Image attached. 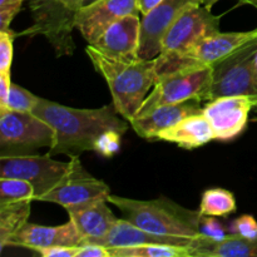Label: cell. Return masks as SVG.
I'll return each instance as SVG.
<instances>
[{
  "mask_svg": "<svg viewBox=\"0 0 257 257\" xmlns=\"http://www.w3.org/2000/svg\"><path fill=\"white\" fill-rule=\"evenodd\" d=\"M112 257H191L185 246L167 243H146L130 247L109 248Z\"/></svg>",
  "mask_w": 257,
  "mask_h": 257,
  "instance_id": "obj_23",
  "label": "cell"
},
{
  "mask_svg": "<svg viewBox=\"0 0 257 257\" xmlns=\"http://www.w3.org/2000/svg\"><path fill=\"white\" fill-rule=\"evenodd\" d=\"M255 100L246 95H226L208 100L203 114L210 120L217 141H231L245 131Z\"/></svg>",
  "mask_w": 257,
  "mask_h": 257,
  "instance_id": "obj_12",
  "label": "cell"
},
{
  "mask_svg": "<svg viewBox=\"0 0 257 257\" xmlns=\"http://www.w3.org/2000/svg\"><path fill=\"white\" fill-rule=\"evenodd\" d=\"M107 201L120 211L122 218L148 232L191 240L201 235L202 213L200 210L186 208L163 196L156 200L142 201L110 193Z\"/></svg>",
  "mask_w": 257,
  "mask_h": 257,
  "instance_id": "obj_3",
  "label": "cell"
},
{
  "mask_svg": "<svg viewBox=\"0 0 257 257\" xmlns=\"http://www.w3.org/2000/svg\"><path fill=\"white\" fill-rule=\"evenodd\" d=\"M221 18L213 15L210 8L193 3L186 8L163 37L161 55L182 54L203 38L220 30Z\"/></svg>",
  "mask_w": 257,
  "mask_h": 257,
  "instance_id": "obj_10",
  "label": "cell"
},
{
  "mask_svg": "<svg viewBox=\"0 0 257 257\" xmlns=\"http://www.w3.org/2000/svg\"><path fill=\"white\" fill-rule=\"evenodd\" d=\"M32 113L47 122L55 131V142L48 155L79 156L94 151L95 143L103 133L118 131L124 135L128 123L119 118L114 105L94 109L67 107L40 97Z\"/></svg>",
  "mask_w": 257,
  "mask_h": 257,
  "instance_id": "obj_1",
  "label": "cell"
},
{
  "mask_svg": "<svg viewBox=\"0 0 257 257\" xmlns=\"http://www.w3.org/2000/svg\"><path fill=\"white\" fill-rule=\"evenodd\" d=\"M69 165L53 160L50 155L0 157V177L22 178L30 182L35 190V200L39 201L67 175Z\"/></svg>",
  "mask_w": 257,
  "mask_h": 257,
  "instance_id": "obj_11",
  "label": "cell"
},
{
  "mask_svg": "<svg viewBox=\"0 0 257 257\" xmlns=\"http://www.w3.org/2000/svg\"><path fill=\"white\" fill-rule=\"evenodd\" d=\"M15 34L12 29L8 32H0V73H10L13 63V42H14Z\"/></svg>",
  "mask_w": 257,
  "mask_h": 257,
  "instance_id": "obj_28",
  "label": "cell"
},
{
  "mask_svg": "<svg viewBox=\"0 0 257 257\" xmlns=\"http://www.w3.org/2000/svg\"><path fill=\"white\" fill-rule=\"evenodd\" d=\"M256 120H257V119H256Z\"/></svg>",
  "mask_w": 257,
  "mask_h": 257,
  "instance_id": "obj_41",
  "label": "cell"
},
{
  "mask_svg": "<svg viewBox=\"0 0 257 257\" xmlns=\"http://www.w3.org/2000/svg\"><path fill=\"white\" fill-rule=\"evenodd\" d=\"M228 231L241 237L257 238V222L253 216L242 215L231 222Z\"/></svg>",
  "mask_w": 257,
  "mask_h": 257,
  "instance_id": "obj_29",
  "label": "cell"
},
{
  "mask_svg": "<svg viewBox=\"0 0 257 257\" xmlns=\"http://www.w3.org/2000/svg\"><path fill=\"white\" fill-rule=\"evenodd\" d=\"M82 237L72 220L59 226H42L27 222L9 241L8 246L38 251L53 246H79Z\"/></svg>",
  "mask_w": 257,
  "mask_h": 257,
  "instance_id": "obj_15",
  "label": "cell"
},
{
  "mask_svg": "<svg viewBox=\"0 0 257 257\" xmlns=\"http://www.w3.org/2000/svg\"><path fill=\"white\" fill-rule=\"evenodd\" d=\"M132 14H141L137 0H98L77 13L75 29L93 44L113 23Z\"/></svg>",
  "mask_w": 257,
  "mask_h": 257,
  "instance_id": "obj_14",
  "label": "cell"
},
{
  "mask_svg": "<svg viewBox=\"0 0 257 257\" xmlns=\"http://www.w3.org/2000/svg\"><path fill=\"white\" fill-rule=\"evenodd\" d=\"M43 257H77L78 246H53L37 251Z\"/></svg>",
  "mask_w": 257,
  "mask_h": 257,
  "instance_id": "obj_32",
  "label": "cell"
},
{
  "mask_svg": "<svg viewBox=\"0 0 257 257\" xmlns=\"http://www.w3.org/2000/svg\"><path fill=\"white\" fill-rule=\"evenodd\" d=\"M157 140L176 143L186 150H192L216 140V137L210 120L202 112L188 115L172 127L162 131Z\"/></svg>",
  "mask_w": 257,
  "mask_h": 257,
  "instance_id": "obj_20",
  "label": "cell"
},
{
  "mask_svg": "<svg viewBox=\"0 0 257 257\" xmlns=\"http://www.w3.org/2000/svg\"><path fill=\"white\" fill-rule=\"evenodd\" d=\"M122 136L123 133L118 132V131H108V132L103 133L95 143L94 151L102 155L103 157H112L119 151Z\"/></svg>",
  "mask_w": 257,
  "mask_h": 257,
  "instance_id": "obj_27",
  "label": "cell"
},
{
  "mask_svg": "<svg viewBox=\"0 0 257 257\" xmlns=\"http://www.w3.org/2000/svg\"><path fill=\"white\" fill-rule=\"evenodd\" d=\"M67 175L39 201L60 205L65 210L77 206L87 205L95 201L107 200L110 195V187L102 180L90 175L80 162L78 156H73L69 161Z\"/></svg>",
  "mask_w": 257,
  "mask_h": 257,
  "instance_id": "obj_9",
  "label": "cell"
},
{
  "mask_svg": "<svg viewBox=\"0 0 257 257\" xmlns=\"http://www.w3.org/2000/svg\"><path fill=\"white\" fill-rule=\"evenodd\" d=\"M197 2L198 0H163L155 9L142 15L138 57L142 59H156L160 55L161 44L168 29L186 8Z\"/></svg>",
  "mask_w": 257,
  "mask_h": 257,
  "instance_id": "obj_13",
  "label": "cell"
},
{
  "mask_svg": "<svg viewBox=\"0 0 257 257\" xmlns=\"http://www.w3.org/2000/svg\"><path fill=\"white\" fill-rule=\"evenodd\" d=\"M25 0H0V9L3 8H22Z\"/></svg>",
  "mask_w": 257,
  "mask_h": 257,
  "instance_id": "obj_36",
  "label": "cell"
},
{
  "mask_svg": "<svg viewBox=\"0 0 257 257\" xmlns=\"http://www.w3.org/2000/svg\"><path fill=\"white\" fill-rule=\"evenodd\" d=\"M236 211V200L232 192L223 188H210L202 195L200 212L202 216L221 217Z\"/></svg>",
  "mask_w": 257,
  "mask_h": 257,
  "instance_id": "obj_24",
  "label": "cell"
},
{
  "mask_svg": "<svg viewBox=\"0 0 257 257\" xmlns=\"http://www.w3.org/2000/svg\"><path fill=\"white\" fill-rule=\"evenodd\" d=\"M163 0H137V7L142 15H146L151 10L155 9L157 5H160Z\"/></svg>",
  "mask_w": 257,
  "mask_h": 257,
  "instance_id": "obj_35",
  "label": "cell"
},
{
  "mask_svg": "<svg viewBox=\"0 0 257 257\" xmlns=\"http://www.w3.org/2000/svg\"><path fill=\"white\" fill-rule=\"evenodd\" d=\"M200 231L201 236L215 241H220L227 236L225 227L216 218H213V216H202Z\"/></svg>",
  "mask_w": 257,
  "mask_h": 257,
  "instance_id": "obj_30",
  "label": "cell"
},
{
  "mask_svg": "<svg viewBox=\"0 0 257 257\" xmlns=\"http://www.w3.org/2000/svg\"><path fill=\"white\" fill-rule=\"evenodd\" d=\"M256 35V29L251 32H218L203 38L182 54H160L155 59L157 77L168 73L211 67L233 50L250 42Z\"/></svg>",
  "mask_w": 257,
  "mask_h": 257,
  "instance_id": "obj_6",
  "label": "cell"
},
{
  "mask_svg": "<svg viewBox=\"0 0 257 257\" xmlns=\"http://www.w3.org/2000/svg\"><path fill=\"white\" fill-rule=\"evenodd\" d=\"M77 257H112L109 248L102 245L90 242H83L78 246Z\"/></svg>",
  "mask_w": 257,
  "mask_h": 257,
  "instance_id": "obj_31",
  "label": "cell"
},
{
  "mask_svg": "<svg viewBox=\"0 0 257 257\" xmlns=\"http://www.w3.org/2000/svg\"><path fill=\"white\" fill-rule=\"evenodd\" d=\"M256 33H257V28H256Z\"/></svg>",
  "mask_w": 257,
  "mask_h": 257,
  "instance_id": "obj_40",
  "label": "cell"
},
{
  "mask_svg": "<svg viewBox=\"0 0 257 257\" xmlns=\"http://www.w3.org/2000/svg\"><path fill=\"white\" fill-rule=\"evenodd\" d=\"M54 142L55 131L34 113L0 110V157L34 155Z\"/></svg>",
  "mask_w": 257,
  "mask_h": 257,
  "instance_id": "obj_7",
  "label": "cell"
},
{
  "mask_svg": "<svg viewBox=\"0 0 257 257\" xmlns=\"http://www.w3.org/2000/svg\"><path fill=\"white\" fill-rule=\"evenodd\" d=\"M88 58L109 87L113 105L120 117L132 120L157 80L155 59H123L104 54L88 44Z\"/></svg>",
  "mask_w": 257,
  "mask_h": 257,
  "instance_id": "obj_2",
  "label": "cell"
},
{
  "mask_svg": "<svg viewBox=\"0 0 257 257\" xmlns=\"http://www.w3.org/2000/svg\"><path fill=\"white\" fill-rule=\"evenodd\" d=\"M253 68H255V73L257 75V50L255 53V58H253Z\"/></svg>",
  "mask_w": 257,
  "mask_h": 257,
  "instance_id": "obj_39",
  "label": "cell"
},
{
  "mask_svg": "<svg viewBox=\"0 0 257 257\" xmlns=\"http://www.w3.org/2000/svg\"><path fill=\"white\" fill-rule=\"evenodd\" d=\"M240 4H246V5H251V7L256 8L257 9V0H237Z\"/></svg>",
  "mask_w": 257,
  "mask_h": 257,
  "instance_id": "obj_38",
  "label": "cell"
},
{
  "mask_svg": "<svg viewBox=\"0 0 257 257\" xmlns=\"http://www.w3.org/2000/svg\"><path fill=\"white\" fill-rule=\"evenodd\" d=\"M187 248L191 257H257V238L230 233L215 241L200 235L191 241Z\"/></svg>",
  "mask_w": 257,
  "mask_h": 257,
  "instance_id": "obj_21",
  "label": "cell"
},
{
  "mask_svg": "<svg viewBox=\"0 0 257 257\" xmlns=\"http://www.w3.org/2000/svg\"><path fill=\"white\" fill-rule=\"evenodd\" d=\"M107 203V200L95 201L67 210L69 220L74 222L82 237V242H90L104 237L117 222L118 218Z\"/></svg>",
  "mask_w": 257,
  "mask_h": 257,
  "instance_id": "obj_18",
  "label": "cell"
},
{
  "mask_svg": "<svg viewBox=\"0 0 257 257\" xmlns=\"http://www.w3.org/2000/svg\"><path fill=\"white\" fill-rule=\"evenodd\" d=\"M198 2H200L202 5H205V7L210 8L211 9V8H212L213 5L218 2V0H198Z\"/></svg>",
  "mask_w": 257,
  "mask_h": 257,
  "instance_id": "obj_37",
  "label": "cell"
},
{
  "mask_svg": "<svg viewBox=\"0 0 257 257\" xmlns=\"http://www.w3.org/2000/svg\"><path fill=\"white\" fill-rule=\"evenodd\" d=\"M22 8H3L0 9V32L10 30V23Z\"/></svg>",
  "mask_w": 257,
  "mask_h": 257,
  "instance_id": "obj_33",
  "label": "cell"
},
{
  "mask_svg": "<svg viewBox=\"0 0 257 257\" xmlns=\"http://www.w3.org/2000/svg\"><path fill=\"white\" fill-rule=\"evenodd\" d=\"M24 200H35L32 183L22 178L0 177V205Z\"/></svg>",
  "mask_w": 257,
  "mask_h": 257,
  "instance_id": "obj_25",
  "label": "cell"
},
{
  "mask_svg": "<svg viewBox=\"0 0 257 257\" xmlns=\"http://www.w3.org/2000/svg\"><path fill=\"white\" fill-rule=\"evenodd\" d=\"M141 19L140 15H127L113 23L98 38L93 47L99 52L114 58L136 59L140 47Z\"/></svg>",
  "mask_w": 257,
  "mask_h": 257,
  "instance_id": "obj_16",
  "label": "cell"
},
{
  "mask_svg": "<svg viewBox=\"0 0 257 257\" xmlns=\"http://www.w3.org/2000/svg\"><path fill=\"white\" fill-rule=\"evenodd\" d=\"M201 100L188 99L176 104H166L151 110L147 114L135 117L130 124L138 136L145 140L155 141L162 131L172 127L188 115L202 113Z\"/></svg>",
  "mask_w": 257,
  "mask_h": 257,
  "instance_id": "obj_17",
  "label": "cell"
},
{
  "mask_svg": "<svg viewBox=\"0 0 257 257\" xmlns=\"http://www.w3.org/2000/svg\"><path fill=\"white\" fill-rule=\"evenodd\" d=\"M210 83L211 67L160 75L136 117L147 114L161 105L176 104L188 99L206 100Z\"/></svg>",
  "mask_w": 257,
  "mask_h": 257,
  "instance_id": "obj_8",
  "label": "cell"
},
{
  "mask_svg": "<svg viewBox=\"0 0 257 257\" xmlns=\"http://www.w3.org/2000/svg\"><path fill=\"white\" fill-rule=\"evenodd\" d=\"M257 50V35L211 65V83L206 100L226 95H246L255 100L257 112V75L253 58Z\"/></svg>",
  "mask_w": 257,
  "mask_h": 257,
  "instance_id": "obj_5",
  "label": "cell"
},
{
  "mask_svg": "<svg viewBox=\"0 0 257 257\" xmlns=\"http://www.w3.org/2000/svg\"><path fill=\"white\" fill-rule=\"evenodd\" d=\"M32 200L0 205V247H7L15 233L28 222Z\"/></svg>",
  "mask_w": 257,
  "mask_h": 257,
  "instance_id": "obj_22",
  "label": "cell"
},
{
  "mask_svg": "<svg viewBox=\"0 0 257 257\" xmlns=\"http://www.w3.org/2000/svg\"><path fill=\"white\" fill-rule=\"evenodd\" d=\"M191 238L172 237V236H162L142 230L138 226L133 225L124 218H118L112 230L102 238L90 241V243L102 245L107 248L130 247V246L146 245V243H167V245H177L188 247ZM83 243V242H82Z\"/></svg>",
  "mask_w": 257,
  "mask_h": 257,
  "instance_id": "obj_19",
  "label": "cell"
},
{
  "mask_svg": "<svg viewBox=\"0 0 257 257\" xmlns=\"http://www.w3.org/2000/svg\"><path fill=\"white\" fill-rule=\"evenodd\" d=\"M40 97L33 94L20 85L12 83L10 84L9 95H8L5 108L0 110H13V112H32L37 105Z\"/></svg>",
  "mask_w": 257,
  "mask_h": 257,
  "instance_id": "obj_26",
  "label": "cell"
},
{
  "mask_svg": "<svg viewBox=\"0 0 257 257\" xmlns=\"http://www.w3.org/2000/svg\"><path fill=\"white\" fill-rule=\"evenodd\" d=\"M10 73H0V109L5 108L10 90Z\"/></svg>",
  "mask_w": 257,
  "mask_h": 257,
  "instance_id": "obj_34",
  "label": "cell"
},
{
  "mask_svg": "<svg viewBox=\"0 0 257 257\" xmlns=\"http://www.w3.org/2000/svg\"><path fill=\"white\" fill-rule=\"evenodd\" d=\"M33 15L32 27L24 35L40 34L48 39L58 57L73 54L75 49L72 32L75 29V17L82 8L98 0H29Z\"/></svg>",
  "mask_w": 257,
  "mask_h": 257,
  "instance_id": "obj_4",
  "label": "cell"
}]
</instances>
